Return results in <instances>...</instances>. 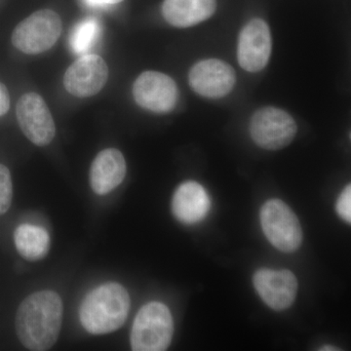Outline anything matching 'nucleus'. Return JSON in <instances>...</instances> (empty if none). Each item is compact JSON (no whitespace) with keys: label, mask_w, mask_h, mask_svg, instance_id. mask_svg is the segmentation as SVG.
<instances>
[{"label":"nucleus","mask_w":351,"mask_h":351,"mask_svg":"<svg viewBox=\"0 0 351 351\" xmlns=\"http://www.w3.org/2000/svg\"><path fill=\"white\" fill-rule=\"evenodd\" d=\"M298 126L285 110L274 107L261 108L250 121V133L255 144L267 151H278L292 143Z\"/></svg>","instance_id":"6"},{"label":"nucleus","mask_w":351,"mask_h":351,"mask_svg":"<svg viewBox=\"0 0 351 351\" xmlns=\"http://www.w3.org/2000/svg\"><path fill=\"white\" fill-rule=\"evenodd\" d=\"M63 29L61 18L55 11L43 9L32 14L13 31L11 41L16 49L38 55L51 49Z\"/></svg>","instance_id":"4"},{"label":"nucleus","mask_w":351,"mask_h":351,"mask_svg":"<svg viewBox=\"0 0 351 351\" xmlns=\"http://www.w3.org/2000/svg\"><path fill=\"white\" fill-rule=\"evenodd\" d=\"M101 27L96 18H86L78 23L71 31L69 38V45L75 54H85L91 50L99 38H100Z\"/></svg>","instance_id":"17"},{"label":"nucleus","mask_w":351,"mask_h":351,"mask_svg":"<svg viewBox=\"0 0 351 351\" xmlns=\"http://www.w3.org/2000/svg\"><path fill=\"white\" fill-rule=\"evenodd\" d=\"M63 313V301L54 291H40L25 298L15 321L22 345L29 350H50L59 338Z\"/></svg>","instance_id":"1"},{"label":"nucleus","mask_w":351,"mask_h":351,"mask_svg":"<svg viewBox=\"0 0 351 351\" xmlns=\"http://www.w3.org/2000/svg\"><path fill=\"white\" fill-rule=\"evenodd\" d=\"M261 225L270 243L278 250L291 253L301 246V223L283 201H267L261 210Z\"/></svg>","instance_id":"5"},{"label":"nucleus","mask_w":351,"mask_h":351,"mask_svg":"<svg viewBox=\"0 0 351 351\" xmlns=\"http://www.w3.org/2000/svg\"><path fill=\"white\" fill-rule=\"evenodd\" d=\"M253 281L258 295L270 308L280 311L294 304L298 280L289 270L260 269Z\"/></svg>","instance_id":"12"},{"label":"nucleus","mask_w":351,"mask_h":351,"mask_svg":"<svg viewBox=\"0 0 351 351\" xmlns=\"http://www.w3.org/2000/svg\"><path fill=\"white\" fill-rule=\"evenodd\" d=\"M337 212L343 221H351V186L348 184L339 195L337 202Z\"/></svg>","instance_id":"19"},{"label":"nucleus","mask_w":351,"mask_h":351,"mask_svg":"<svg viewBox=\"0 0 351 351\" xmlns=\"http://www.w3.org/2000/svg\"><path fill=\"white\" fill-rule=\"evenodd\" d=\"M178 95L174 80L159 71H144L133 85L136 103L152 112L167 113L174 110Z\"/></svg>","instance_id":"8"},{"label":"nucleus","mask_w":351,"mask_h":351,"mask_svg":"<svg viewBox=\"0 0 351 351\" xmlns=\"http://www.w3.org/2000/svg\"><path fill=\"white\" fill-rule=\"evenodd\" d=\"M321 350H339L338 348H334L332 346H324V348H321Z\"/></svg>","instance_id":"22"},{"label":"nucleus","mask_w":351,"mask_h":351,"mask_svg":"<svg viewBox=\"0 0 351 351\" xmlns=\"http://www.w3.org/2000/svg\"><path fill=\"white\" fill-rule=\"evenodd\" d=\"M18 253L29 262L43 260L50 250V237L38 226L23 223L14 232Z\"/></svg>","instance_id":"16"},{"label":"nucleus","mask_w":351,"mask_h":351,"mask_svg":"<svg viewBox=\"0 0 351 351\" xmlns=\"http://www.w3.org/2000/svg\"><path fill=\"white\" fill-rule=\"evenodd\" d=\"M127 172L125 158L117 149L99 152L90 168V186L96 195H106L123 182Z\"/></svg>","instance_id":"13"},{"label":"nucleus","mask_w":351,"mask_h":351,"mask_svg":"<svg viewBox=\"0 0 351 351\" xmlns=\"http://www.w3.org/2000/svg\"><path fill=\"white\" fill-rule=\"evenodd\" d=\"M271 54V34L265 21L255 18L245 25L239 34L237 60L249 73H258L267 66Z\"/></svg>","instance_id":"11"},{"label":"nucleus","mask_w":351,"mask_h":351,"mask_svg":"<svg viewBox=\"0 0 351 351\" xmlns=\"http://www.w3.org/2000/svg\"><path fill=\"white\" fill-rule=\"evenodd\" d=\"M88 6L91 7H105L108 5H114L120 3L124 0H84Z\"/></svg>","instance_id":"21"},{"label":"nucleus","mask_w":351,"mask_h":351,"mask_svg":"<svg viewBox=\"0 0 351 351\" xmlns=\"http://www.w3.org/2000/svg\"><path fill=\"white\" fill-rule=\"evenodd\" d=\"M10 108V96L8 89L3 83L0 82V117L5 115Z\"/></svg>","instance_id":"20"},{"label":"nucleus","mask_w":351,"mask_h":351,"mask_svg":"<svg viewBox=\"0 0 351 351\" xmlns=\"http://www.w3.org/2000/svg\"><path fill=\"white\" fill-rule=\"evenodd\" d=\"M189 82L196 94L205 98L219 99L232 91L237 73L230 64L221 60H202L189 71Z\"/></svg>","instance_id":"9"},{"label":"nucleus","mask_w":351,"mask_h":351,"mask_svg":"<svg viewBox=\"0 0 351 351\" xmlns=\"http://www.w3.org/2000/svg\"><path fill=\"white\" fill-rule=\"evenodd\" d=\"M210 209L207 191L198 182H182L176 189L172 199V212L175 218L186 225L199 223Z\"/></svg>","instance_id":"14"},{"label":"nucleus","mask_w":351,"mask_h":351,"mask_svg":"<svg viewBox=\"0 0 351 351\" xmlns=\"http://www.w3.org/2000/svg\"><path fill=\"white\" fill-rule=\"evenodd\" d=\"M130 306V295L121 284H101L88 293L80 304V323L90 334H110L123 326Z\"/></svg>","instance_id":"2"},{"label":"nucleus","mask_w":351,"mask_h":351,"mask_svg":"<svg viewBox=\"0 0 351 351\" xmlns=\"http://www.w3.org/2000/svg\"><path fill=\"white\" fill-rule=\"evenodd\" d=\"M108 80V66L103 58L87 54L78 58L66 69L64 86L66 91L77 98H87L105 87Z\"/></svg>","instance_id":"10"},{"label":"nucleus","mask_w":351,"mask_h":351,"mask_svg":"<svg viewBox=\"0 0 351 351\" xmlns=\"http://www.w3.org/2000/svg\"><path fill=\"white\" fill-rule=\"evenodd\" d=\"M13 198V184L10 171L0 164V216L8 211Z\"/></svg>","instance_id":"18"},{"label":"nucleus","mask_w":351,"mask_h":351,"mask_svg":"<svg viewBox=\"0 0 351 351\" xmlns=\"http://www.w3.org/2000/svg\"><path fill=\"white\" fill-rule=\"evenodd\" d=\"M18 123L25 137L38 147H45L56 135V126L43 97L34 92L24 94L18 101Z\"/></svg>","instance_id":"7"},{"label":"nucleus","mask_w":351,"mask_h":351,"mask_svg":"<svg viewBox=\"0 0 351 351\" xmlns=\"http://www.w3.org/2000/svg\"><path fill=\"white\" fill-rule=\"evenodd\" d=\"M174 335L169 308L158 302H149L138 311L132 326L130 343L134 351H163Z\"/></svg>","instance_id":"3"},{"label":"nucleus","mask_w":351,"mask_h":351,"mask_svg":"<svg viewBox=\"0 0 351 351\" xmlns=\"http://www.w3.org/2000/svg\"><path fill=\"white\" fill-rule=\"evenodd\" d=\"M217 0H164L162 15L173 27H193L216 12Z\"/></svg>","instance_id":"15"}]
</instances>
